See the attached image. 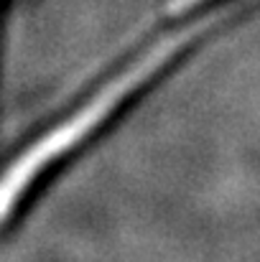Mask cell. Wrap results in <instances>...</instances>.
Listing matches in <instances>:
<instances>
[{
  "label": "cell",
  "instance_id": "7a4b0ae2",
  "mask_svg": "<svg viewBox=\"0 0 260 262\" xmlns=\"http://www.w3.org/2000/svg\"><path fill=\"white\" fill-rule=\"evenodd\" d=\"M194 3H199V0H173L171 10H184V8H189V5H194Z\"/></svg>",
  "mask_w": 260,
  "mask_h": 262
},
{
  "label": "cell",
  "instance_id": "6da1fadb",
  "mask_svg": "<svg viewBox=\"0 0 260 262\" xmlns=\"http://www.w3.org/2000/svg\"><path fill=\"white\" fill-rule=\"evenodd\" d=\"M189 33L184 36H173V38H164L156 49H151L138 64H133L128 72H123L115 82H110L105 89L97 92V97L92 102H87L85 107L67 122H62L56 130H51L49 135H44L33 148H28L5 173L0 176V222L13 211L18 196L26 191V186H31V181L41 173L54 158H59L62 153H67L69 148H74L89 130H94L107 112L130 92L135 89L146 77H151L173 51L184 43Z\"/></svg>",
  "mask_w": 260,
  "mask_h": 262
}]
</instances>
